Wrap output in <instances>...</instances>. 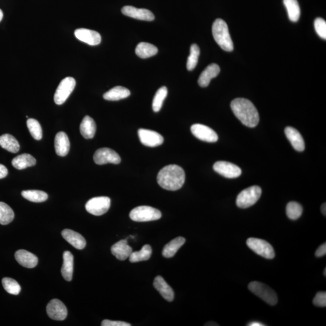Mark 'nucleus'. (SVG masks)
Here are the masks:
<instances>
[{
    "mask_svg": "<svg viewBox=\"0 0 326 326\" xmlns=\"http://www.w3.org/2000/svg\"><path fill=\"white\" fill-rule=\"evenodd\" d=\"M186 175L182 168L171 165L163 168L157 176V182L162 189L176 191L182 188L185 184Z\"/></svg>",
    "mask_w": 326,
    "mask_h": 326,
    "instance_id": "1",
    "label": "nucleus"
},
{
    "mask_svg": "<svg viewBox=\"0 0 326 326\" xmlns=\"http://www.w3.org/2000/svg\"><path fill=\"white\" fill-rule=\"evenodd\" d=\"M36 163V159L29 153H23L15 157L12 161V165L13 167L19 170H23L29 167H34Z\"/></svg>",
    "mask_w": 326,
    "mask_h": 326,
    "instance_id": "25",
    "label": "nucleus"
},
{
    "mask_svg": "<svg viewBox=\"0 0 326 326\" xmlns=\"http://www.w3.org/2000/svg\"><path fill=\"white\" fill-rule=\"evenodd\" d=\"M15 257L19 264L28 268H35L38 264V259L35 254L25 250L17 251Z\"/></svg>",
    "mask_w": 326,
    "mask_h": 326,
    "instance_id": "17",
    "label": "nucleus"
},
{
    "mask_svg": "<svg viewBox=\"0 0 326 326\" xmlns=\"http://www.w3.org/2000/svg\"><path fill=\"white\" fill-rule=\"evenodd\" d=\"M152 250L149 245H145L139 251H132L130 255L129 261L132 263L141 262L149 260L152 255Z\"/></svg>",
    "mask_w": 326,
    "mask_h": 326,
    "instance_id": "32",
    "label": "nucleus"
},
{
    "mask_svg": "<svg viewBox=\"0 0 326 326\" xmlns=\"http://www.w3.org/2000/svg\"><path fill=\"white\" fill-rule=\"evenodd\" d=\"M213 38L219 46L227 52H232L233 43L228 31L227 23L223 20L217 19L212 26Z\"/></svg>",
    "mask_w": 326,
    "mask_h": 326,
    "instance_id": "3",
    "label": "nucleus"
},
{
    "mask_svg": "<svg viewBox=\"0 0 326 326\" xmlns=\"http://www.w3.org/2000/svg\"><path fill=\"white\" fill-rule=\"evenodd\" d=\"M313 303L315 306L321 307L326 306V292H318L313 300Z\"/></svg>",
    "mask_w": 326,
    "mask_h": 326,
    "instance_id": "41",
    "label": "nucleus"
},
{
    "mask_svg": "<svg viewBox=\"0 0 326 326\" xmlns=\"http://www.w3.org/2000/svg\"><path fill=\"white\" fill-rule=\"evenodd\" d=\"M0 146L9 152L16 153L20 150V144L14 136L6 134L0 136Z\"/></svg>",
    "mask_w": 326,
    "mask_h": 326,
    "instance_id": "29",
    "label": "nucleus"
},
{
    "mask_svg": "<svg viewBox=\"0 0 326 326\" xmlns=\"http://www.w3.org/2000/svg\"><path fill=\"white\" fill-rule=\"evenodd\" d=\"M324 277H326V269L325 268L324 269Z\"/></svg>",
    "mask_w": 326,
    "mask_h": 326,
    "instance_id": "48",
    "label": "nucleus"
},
{
    "mask_svg": "<svg viewBox=\"0 0 326 326\" xmlns=\"http://www.w3.org/2000/svg\"><path fill=\"white\" fill-rule=\"evenodd\" d=\"M289 19L292 22H298L300 17V8L297 0H283Z\"/></svg>",
    "mask_w": 326,
    "mask_h": 326,
    "instance_id": "31",
    "label": "nucleus"
},
{
    "mask_svg": "<svg viewBox=\"0 0 326 326\" xmlns=\"http://www.w3.org/2000/svg\"><path fill=\"white\" fill-rule=\"evenodd\" d=\"M168 92V88L166 87H162L157 90L152 102V108L154 112H157L160 111L163 102L167 97Z\"/></svg>",
    "mask_w": 326,
    "mask_h": 326,
    "instance_id": "35",
    "label": "nucleus"
},
{
    "mask_svg": "<svg viewBox=\"0 0 326 326\" xmlns=\"http://www.w3.org/2000/svg\"><path fill=\"white\" fill-rule=\"evenodd\" d=\"M93 159L94 162L99 165L108 163L118 165L121 162L120 155L114 150L107 147L100 148L97 150L94 153Z\"/></svg>",
    "mask_w": 326,
    "mask_h": 326,
    "instance_id": "10",
    "label": "nucleus"
},
{
    "mask_svg": "<svg viewBox=\"0 0 326 326\" xmlns=\"http://www.w3.org/2000/svg\"><path fill=\"white\" fill-rule=\"evenodd\" d=\"M3 286L6 291L12 295H19L21 292V286L13 278L5 277L2 280Z\"/></svg>",
    "mask_w": 326,
    "mask_h": 326,
    "instance_id": "37",
    "label": "nucleus"
},
{
    "mask_svg": "<svg viewBox=\"0 0 326 326\" xmlns=\"http://www.w3.org/2000/svg\"><path fill=\"white\" fill-rule=\"evenodd\" d=\"M248 325H250V326H263V325H265L262 324V323H260V322H252L250 323V324H248Z\"/></svg>",
    "mask_w": 326,
    "mask_h": 326,
    "instance_id": "45",
    "label": "nucleus"
},
{
    "mask_svg": "<svg viewBox=\"0 0 326 326\" xmlns=\"http://www.w3.org/2000/svg\"><path fill=\"white\" fill-rule=\"evenodd\" d=\"M8 170L4 165L0 164V179H4L8 176Z\"/></svg>",
    "mask_w": 326,
    "mask_h": 326,
    "instance_id": "44",
    "label": "nucleus"
},
{
    "mask_svg": "<svg viewBox=\"0 0 326 326\" xmlns=\"http://www.w3.org/2000/svg\"><path fill=\"white\" fill-rule=\"evenodd\" d=\"M220 67H219L218 64H212L209 65L201 74L199 79H198V84H199L200 87H208L211 80L218 76L219 73H220Z\"/></svg>",
    "mask_w": 326,
    "mask_h": 326,
    "instance_id": "21",
    "label": "nucleus"
},
{
    "mask_svg": "<svg viewBox=\"0 0 326 326\" xmlns=\"http://www.w3.org/2000/svg\"><path fill=\"white\" fill-rule=\"evenodd\" d=\"M14 212L11 207L4 202H0V224H10L14 220Z\"/></svg>",
    "mask_w": 326,
    "mask_h": 326,
    "instance_id": "34",
    "label": "nucleus"
},
{
    "mask_svg": "<svg viewBox=\"0 0 326 326\" xmlns=\"http://www.w3.org/2000/svg\"><path fill=\"white\" fill-rule=\"evenodd\" d=\"M158 53V49L150 43H140L135 49V53L138 57L146 59L155 55Z\"/></svg>",
    "mask_w": 326,
    "mask_h": 326,
    "instance_id": "30",
    "label": "nucleus"
},
{
    "mask_svg": "<svg viewBox=\"0 0 326 326\" xmlns=\"http://www.w3.org/2000/svg\"><path fill=\"white\" fill-rule=\"evenodd\" d=\"M153 286L158 290L162 297L168 301H173L174 299V292L171 287L166 282L162 277L157 276L153 281Z\"/></svg>",
    "mask_w": 326,
    "mask_h": 326,
    "instance_id": "23",
    "label": "nucleus"
},
{
    "mask_svg": "<svg viewBox=\"0 0 326 326\" xmlns=\"http://www.w3.org/2000/svg\"><path fill=\"white\" fill-rule=\"evenodd\" d=\"M231 108L242 124L256 127L259 122V114L253 103L244 98H237L231 103Z\"/></svg>",
    "mask_w": 326,
    "mask_h": 326,
    "instance_id": "2",
    "label": "nucleus"
},
{
    "mask_svg": "<svg viewBox=\"0 0 326 326\" xmlns=\"http://www.w3.org/2000/svg\"><path fill=\"white\" fill-rule=\"evenodd\" d=\"M111 250L112 254L120 260H125L132 253V248L127 244V239L121 240L112 245Z\"/></svg>",
    "mask_w": 326,
    "mask_h": 326,
    "instance_id": "20",
    "label": "nucleus"
},
{
    "mask_svg": "<svg viewBox=\"0 0 326 326\" xmlns=\"http://www.w3.org/2000/svg\"><path fill=\"white\" fill-rule=\"evenodd\" d=\"M22 195L25 199L34 203H43L48 199V195L46 192L37 190L23 191Z\"/></svg>",
    "mask_w": 326,
    "mask_h": 326,
    "instance_id": "33",
    "label": "nucleus"
},
{
    "mask_svg": "<svg viewBox=\"0 0 326 326\" xmlns=\"http://www.w3.org/2000/svg\"><path fill=\"white\" fill-rule=\"evenodd\" d=\"M75 87V79L72 77H67L62 80L55 92L54 101L56 104L58 105L63 104Z\"/></svg>",
    "mask_w": 326,
    "mask_h": 326,
    "instance_id": "8",
    "label": "nucleus"
},
{
    "mask_svg": "<svg viewBox=\"0 0 326 326\" xmlns=\"http://www.w3.org/2000/svg\"><path fill=\"white\" fill-rule=\"evenodd\" d=\"M248 247L255 253L267 259H274L275 251L273 247L264 240L251 238L247 241Z\"/></svg>",
    "mask_w": 326,
    "mask_h": 326,
    "instance_id": "7",
    "label": "nucleus"
},
{
    "mask_svg": "<svg viewBox=\"0 0 326 326\" xmlns=\"http://www.w3.org/2000/svg\"><path fill=\"white\" fill-rule=\"evenodd\" d=\"M64 263L61 268V273L64 279L72 281L74 269V257L70 251H65L63 254Z\"/></svg>",
    "mask_w": 326,
    "mask_h": 326,
    "instance_id": "24",
    "label": "nucleus"
},
{
    "mask_svg": "<svg viewBox=\"0 0 326 326\" xmlns=\"http://www.w3.org/2000/svg\"><path fill=\"white\" fill-rule=\"evenodd\" d=\"M3 18H4V13H3V11L0 10V22H1V21L3 20Z\"/></svg>",
    "mask_w": 326,
    "mask_h": 326,
    "instance_id": "47",
    "label": "nucleus"
},
{
    "mask_svg": "<svg viewBox=\"0 0 326 326\" xmlns=\"http://www.w3.org/2000/svg\"><path fill=\"white\" fill-rule=\"evenodd\" d=\"M102 326H130L131 324L123 321H111V320L105 319L102 322Z\"/></svg>",
    "mask_w": 326,
    "mask_h": 326,
    "instance_id": "42",
    "label": "nucleus"
},
{
    "mask_svg": "<svg viewBox=\"0 0 326 326\" xmlns=\"http://www.w3.org/2000/svg\"><path fill=\"white\" fill-rule=\"evenodd\" d=\"M262 195L260 187L254 186L242 191L236 198V205L239 208L247 209L254 205Z\"/></svg>",
    "mask_w": 326,
    "mask_h": 326,
    "instance_id": "5",
    "label": "nucleus"
},
{
    "mask_svg": "<svg viewBox=\"0 0 326 326\" xmlns=\"http://www.w3.org/2000/svg\"><path fill=\"white\" fill-rule=\"evenodd\" d=\"M27 126L33 138L37 140H41L43 137V130L38 120L34 118H29L27 121Z\"/></svg>",
    "mask_w": 326,
    "mask_h": 326,
    "instance_id": "36",
    "label": "nucleus"
},
{
    "mask_svg": "<svg viewBox=\"0 0 326 326\" xmlns=\"http://www.w3.org/2000/svg\"><path fill=\"white\" fill-rule=\"evenodd\" d=\"M200 54V49L197 44H193L191 47V53L187 62V69L192 71L197 66L198 58Z\"/></svg>",
    "mask_w": 326,
    "mask_h": 326,
    "instance_id": "39",
    "label": "nucleus"
},
{
    "mask_svg": "<svg viewBox=\"0 0 326 326\" xmlns=\"http://www.w3.org/2000/svg\"><path fill=\"white\" fill-rule=\"evenodd\" d=\"M303 213V207L297 202H290L286 206V215L291 220H296Z\"/></svg>",
    "mask_w": 326,
    "mask_h": 326,
    "instance_id": "38",
    "label": "nucleus"
},
{
    "mask_svg": "<svg viewBox=\"0 0 326 326\" xmlns=\"http://www.w3.org/2000/svg\"><path fill=\"white\" fill-rule=\"evenodd\" d=\"M213 170L227 179H236L241 176V168L227 161H220L216 162L213 165Z\"/></svg>",
    "mask_w": 326,
    "mask_h": 326,
    "instance_id": "12",
    "label": "nucleus"
},
{
    "mask_svg": "<svg viewBox=\"0 0 326 326\" xmlns=\"http://www.w3.org/2000/svg\"><path fill=\"white\" fill-rule=\"evenodd\" d=\"M130 92L126 88L117 86L103 94V98L109 101H117L129 97Z\"/></svg>",
    "mask_w": 326,
    "mask_h": 326,
    "instance_id": "27",
    "label": "nucleus"
},
{
    "mask_svg": "<svg viewBox=\"0 0 326 326\" xmlns=\"http://www.w3.org/2000/svg\"><path fill=\"white\" fill-rule=\"evenodd\" d=\"M321 212L322 213L323 215L325 216L326 215V204L325 203H324L322 204L321 206Z\"/></svg>",
    "mask_w": 326,
    "mask_h": 326,
    "instance_id": "46",
    "label": "nucleus"
},
{
    "mask_svg": "<svg viewBox=\"0 0 326 326\" xmlns=\"http://www.w3.org/2000/svg\"><path fill=\"white\" fill-rule=\"evenodd\" d=\"M110 206V198L106 197H95L88 201L85 209L91 215L101 216L108 211Z\"/></svg>",
    "mask_w": 326,
    "mask_h": 326,
    "instance_id": "9",
    "label": "nucleus"
},
{
    "mask_svg": "<svg viewBox=\"0 0 326 326\" xmlns=\"http://www.w3.org/2000/svg\"><path fill=\"white\" fill-rule=\"evenodd\" d=\"M62 236L65 241L78 250H83L86 246V241L84 237L75 231L65 229L62 231Z\"/></svg>",
    "mask_w": 326,
    "mask_h": 326,
    "instance_id": "19",
    "label": "nucleus"
},
{
    "mask_svg": "<svg viewBox=\"0 0 326 326\" xmlns=\"http://www.w3.org/2000/svg\"><path fill=\"white\" fill-rule=\"evenodd\" d=\"M248 288L251 292L266 303L271 306H274L277 303L278 297L276 293L266 284L259 281H252L249 284Z\"/></svg>",
    "mask_w": 326,
    "mask_h": 326,
    "instance_id": "4",
    "label": "nucleus"
},
{
    "mask_svg": "<svg viewBox=\"0 0 326 326\" xmlns=\"http://www.w3.org/2000/svg\"><path fill=\"white\" fill-rule=\"evenodd\" d=\"M191 132L195 137L200 140L215 143L218 140V135L215 130L201 124H194L191 126Z\"/></svg>",
    "mask_w": 326,
    "mask_h": 326,
    "instance_id": "11",
    "label": "nucleus"
},
{
    "mask_svg": "<svg viewBox=\"0 0 326 326\" xmlns=\"http://www.w3.org/2000/svg\"><path fill=\"white\" fill-rule=\"evenodd\" d=\"M121 13L124 16L139 20L152 22L155 19V16L152 12L146 9H138L130 6H126L121 9Z\"/></svg>",
    "mask_w": 326,
    "mask_h": 326,
    "instance_id": "15",
    "label": "nucleus"
},
{
    "mask_svg": "<svg viewBox=\"0 0 326 326\" xmlns=\"http://www.w3.org/2000/svg\"><path fill=\"white\" fill-rule=\"evenodd\" d=\"M80 131L85 138H93L96 131V124L93 118L88 115L83 118L80 125Z\"/></svg>",
    "mask_w": 326,
    "mask_h": 326,
    "instance_id": "26",
    "label": "nucleus"
},
{
    "mask_svg": "<svg viewBox=\"0 0 326 326\" xmlns=\"http://www.w3.org/2000/svg\"><path fill=\"white\" fill-rule=\"evenodd\" d=\"M138 137L141 143L147 147H157L164 142V138L159 133L153 130L140 129L138 131Z\"/></svg>",
    "mask_w": 326,
    "mask_h": 326,
    "instance_id": "13",
    "label": "nucleus"
},
{
    "mask_svg": "<svg viewBox=\"0 0 326 326\" xmlns=\"http://www.w3.org/2000/svg\"><path fill=\"white\" fill-rule=\"evenodd\" d=\"M186 239L183 237H178L165 245L162 250V256L167 258L173 257L179 249L185 244Z\"/></svg>",
    "mask_w": 326,
    "mask_h": 326,
    "instance_id": "28",
    "label": "nucleus"
},
{
    "mask_svg": "<svg viewBox=\"0 0 326 326\" xmlns=\"http://www.w3.org/2000/svg\"><path fill=\"white\" fill-rule=\"evenodd\" d=\"M129 217L135 222L153 221L161 218V213L152 207L139 206L130 212Z\"/></svg>",
    "mask_w": 326,
    "mask_h": 326,
    "instance_id": "6",
    "label": "nucleus"
},
{
    "mask_svg": "<svg viewBox=\"0 0 326 326\" xmlns=\"http://www.w3.org/2000/svg\"><path fill=\"white\" fill-rule=\"evenodd\" d=\"M326 254V244H322L317 249L315 252V256L317 257H321L325 256Z\"/></svg>",
    "mask_w": 326,
    "mask_h": 326,
    "instance_id": "43",
    "label": "nucleus"
},
{
    "mask_svg": "<svg viewBox=\"0 0 326 326\" xmlns=\"http://www.w3.org/2000/svg\"><path fill=\"white\" fill-rule=\"evenodd\" d=\"M46 310L50 318L56 321H62L67 316L66 306L58 299H53L50 301L47 304Z\"/></svg>",
    "mask_w": 326,
    "mask_h": 326,
    "instance_id": "14",
    "label": "nucleus"
},
{
    "mask_svg": "<svg viewBox=\"0 0 326 326\" xmlns=\"http://www.w3.org/2000/svg\"><path fill=\"white\" fill-rule=\"evenodd\" d=\"M286 137L294 149L302 152L305 149L304 141L300 133L292 127L287 126L284 129Z\"/></svg>",
    "mask_w": 326,
    "mask_h": 326,
    "instance_id": "18",
    "label": "nucleus"
},
{
    "mask_svg": "<svg viewBox=\"0 0 326 326\" xmlns=\"http://www.w3.org/2000/svg\"><path fill=\"white\" fill-rule=\"evenodd\" d=\"M315 31L319 37L326 39V22L321 18H317L314 22Z\"/></svg>",
    "mask_w": 326,
    "mask_h": 326,
    "instance_id": "40",
    "label": "nucleus"
},
{
    "mask_svg": "<svg viewBox=\"0 0 326 326\" xmlns=\"http://www.w3.org/2000/svg\"><path fill=\"white\" fill-rule=\"evenodd\" d=\"M56 153L61 156H65L69 152L70 143L69 138L64 132H59L56 134L55 139Z\"/></svg>",
    "mask_w": 326,
    "mask_h": 326,
    "instance_id": "22",
    "label": "nucleus"
},
{
    "mask_svg": "<svg viewBox=\"0 0 326 326\" xmlns=\"http://www.w3.org/2000/svg\"><path fill=\"white\" fill-rule=\"evenodd\" d=\"M75 35L77 39L90 46H97L101 43L102 38L96 31L87 29L76 30Z\"/></svg>",
    "mask_w": 326,
    "mask_h": 326,
    "instance_id": "16",
    "label": "nucleus"
}]
</instances>
